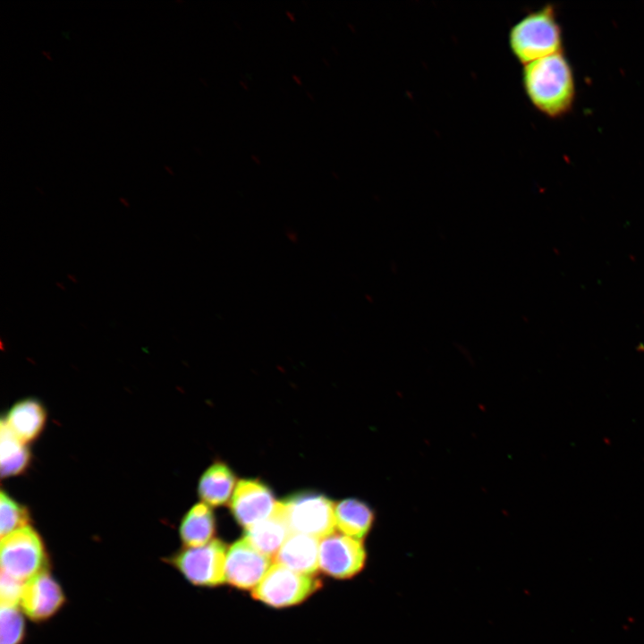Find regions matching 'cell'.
<instances>
[{"label": "cell", "mask_w": 644, "mask_h": 644, "mask_svg": "<svg viewBox=\"0 0 644 644\" xmlns=\"http://www.w3.org/2000/svg\"><path fill=\"white\" fill-rule=\"evenodd\" d=\"M120 200H121V202H123V204L124 206H126V207L129 206V204L125 201L124 199H120Z\"/></svg>", "instance_id": "603a6c76"}, {"label": "cell", "mask_w": 644, "mask_h": 644, "mask_svg": "<svg viewBox=\"0 0 644 644\" xmlns=\"http://www.w3.org/2000/svg\"><path fill=\"white\" fill-rule=\"evenodd\" d=\"M55 284H56V286H57L58 288H60L61 290L65 291V287L64 286V284H63L62 283L56 282Z\"/></svg>", "instance_id": "7402d4cb"}, {"label": "cell", "mask_w": 644, "mask_h": 644, "mask_svg": "<svg viewBox=\"0 0 644 644\" xmlns=\"http://www.w3.org/2000/svg\"><path fill=\"white\" fill-rule=\"evenodd\" d=\"M277 502L271 489L258 479H242L238 482L231 501V513L245 529L269 518Z\"/></svg>", "instance_id": "9c48e42d"}, {"label": "cell", "mask_w": 644, "mask_h": 644, "mask_svg": "<svg viewBox=\"0 0 644 644\" xmlns=\"http://www.w3.org/2000/svg\"><path fill=\"white\" fill-rule=\"evenodd\" d=\"M361 540L332 533L319 541V569L326 575L346 580L357 575L366 563Z\"/></svg>", "instance_id": "52a82bcc"}, {"label": "cell", "mask_w": 644, "mask_h": 644, "mask_svg": "<svg viewBox=\"0 0 644 644\" xmlns=\"http://www.w3.org/2000/svg\"><path fill=\"white\" fill-rule=\"evenodd\" d=\"M320 587V580L314 576L275 563L253 589L252 597L272 607H288L301 603Z\"/></svg>", "instance_id": "5b68a950"}, {"label": "cell", "mask_w": 644, "mask_h": 644, "mask_svg": "<svg viewBox=\"0 0 644 644\" xmlns=\"http://www.w3.org/2000/svg\"><path fill=\"white\" fill-rule=\"evenodd\" d=\"M24 583L1 572V605L18 606Z\"/></svg>", "instance_id": "ffe728a7"}, {"label": "cell", "mask_w": 644, "mask_h": 644, "mask_svg": "<svg viewBox=\"0 0 644 644\" xmlns=\"http://www.w3.org/2000/svg\"><path fill=\"white\" fill-rule=\"evenodd\" d=\"M563 43L562 27L551 4L525 14L508 33L510 50L522 65L563 52Z\"/></svg>", "instance_id": "7a4b0ae2"}, {"label": "cell", "mask_w": 644, "mask_h": 644, "mask_svg": "<svg viewBox=\"0 0 644 644\" xmlns=\"http://www.w3.org/2000/svg\"><path fill=\"white\" fill-rule=\"evenodd\" d=\"M29 513L25 507L9 495H0V535L1 538L28 526Z\"/></svg>", "instance_id": "ac0fdd59"}, {"label": "cell", "mask_w": 644, "mask_h": 644, "mask_svg": "<svg viewBox=\"0 0 644 644\" xmlns=\"http://www.w3.org/2000/svg\"><path fill=\"white\" fill-rule=\"evenodd\" d=\"M521 83L532 106L548 118L564 116L574 105L575 78L564 51L523 65Z\"/></svg>", "instance_id": "6da1fadb"}, {"label": "cell", "mask_w": 644, "mask_h": 644, "mask_svg": "<svg viewBox=\"0 0 644 644\" xmlns=\"http://www.w3.org/2000/svg\"><path fill=\"white\" fill-rule=\"evenodd\" d=\"M67 277H68L72 282H73V283H78V280H77V278L75 277V275H71V274H68V275H67Z\"/></svg>", "instance_id": "44dd1931"}, {"label": "cell", "mask_w": 644, "mask_h": 644, "mask_svg": "<svg viewBox=\"0 0 644 644\" xmlns=\"http://www.w3.org/2000/svg\"><path fill=\"white\" fill-rule=\"evenodd\" d=\"M0 553L1 572L21 582L46 570L45 546L30 525L1 538Z\"/></svg>", "instance_id": "3957f363"}, {"label": "cell", "mask_w": 644, "mask_h": 644, "mask_svg": "<svg viewBox=\"0 0 644 644\" xmlns=\"http://www.w3.org/2000/svg\"><path fill=\"white\" fill-rule=\"evenodd\" d=\"M291 530L284 516L280 502L273 515L246 529V538L256 549L269 556L277 554Z\"/></svg>", "instance_id": "7c38bea8"}, {"label": "cell", "mask_w": 644, "mask_h": 644, "mask_svg": "<svg viewBox=\"0 0 644 644\" xmlns=\"http://www.w3.org/2000/svg\"><path fill=\"white\" fill-rule=\"evenodd\" d=\"M291 533L323 538L335 531V504L322 494L301 492L280 502Z\"/></svg>", "instance_id": "277c9868"}, {"label": "cell", "mask_w": 644, "mask_h": 644, "mask_svg": "<svg viewBox=\"0 0 644 644\" xmlns=\"http://www.w3.org/2000/svg\"><path fill=\"white\" fill-rule=\"evenodd\" d=\"M318 557V538L291 533L274 558L276 564L296 572L313 576L319 569Z\"/></svg>", "instance_id": "8fae6325"}, {"label": "cell", "mask_w": 644, "mask_h": 644, "mask_svg": "<svg viewBox=\"0 0 644 644\" xmlns=\"http://www.w3.org/2000/svg\"><path fill=\"white\" fill-rule=\"evenodd\" d=\"M64 601L62 588L45 570L24 583L20 604L30 620L39 623L55 615Z\"/></svg>", "instance_id": "30bf717a"}, {"label": "cell", "mask_w": 644, "mask_h": 644, "mask_svg": "<svg viewBox=\"0 0 644 644\" xmlns=\"http://www.w3.org/2000/svg\"><path fill=\"white\" fill-rule=\"evenodd\" d=\"M236 477L228 465L216 462L202 474L198 492L201 500L208 505H225L230 499Z\"/></svg>", "instance_id": "9a60e30c"}, {"label": "cell", "mask_w": 644, "mask_h": 644, "mask_svg": "<svg viewBox=\"0 0 644 644\" xmlns=\"http://www.w3.org/2000/svg\"><path fill=\"white\" fill-rule=\"evenodd\" d=\"M216 532V519L211 508L203 503L193 505L182 520L179 533L186 547L204 546Z\"/></svg>", "instance_id": "2e32d148"}, {"label": "cell", "mask_w": 644, "mask_h": 644, "mask_svg": "<svg viewBox=\"0 0 644 644\" xmlns=\"http://www.w3.org/2000/svg\"><path fill=\"white\" fill-rule=\"evenodd\" d=\"M270 557L256 549L246 538L234 542L227 550L225 581L240 589L256 587L270 568Z\"/></svg>", "instance_id": "ba28073f"}, {"label": "cell", "mask_w": 644, "mask_h": 644, "mask_svg": "<svg viewBox=\"0 0 644 644\" xmlns=\"http://www.w3.org/2000/svg\"><path fill=\"white\" fill-rule=\"evenodd\" d=\"M335 521L342 534L362 541L373 525L374 513L364 502L347 498L335 504Z\"/></svg>", "instance_id": "5bb4252c"}, {"label": "cell", "mask_w": 644, "mask_h": 644, "mask_svg": "<svg viewBox=\"0 0 644 644\" xmlns=\"http://www.w3.org/2000/svg\"><path fill=\"white\" fill-rule=\"evenodd\" d=\"M225 545L219 539L197 547H184L169 560L186 580L200 587H216L225 581Z\"/></svg>", "instance_id": "8992f818"}, {"label": "cell", "mask_w": 644, "mask_h": 644, "mask_svg": "<svg viewBox=\"0 0 644 644\" xmlns=\"http://www.w3.org/2000/svg\"><path fill=\"white\" fill-rule=\"evenodd\" d=\"M1 475L3 478L18 475L25 470L30 462L26 444L18 438L2 419L0 430Z\"/></svg>", "instance_id": "e0dca14e"}, {"label": "cell", "mask_w": 644, "mask_h": 644, "mask_svg": "<svg viewBox=\"0 0 644 644\" xmlns=\"http://www.w3.org/2000/svg\"><path fill=\"white\" fill-rule=\"evenodd\" d=\"M0 644H21L24 637V621L17 606L1 605Z\"/></svg>", "instance_id": "d6986e66"}, {"label": "cell", "mask_w": 644, "mask_h": 644, "mask_svg": "<svg viewBox=\"0 0 644 644\" xmlns=\"http://www.w3.org/2000/svg\"><path fill=\"white\" fill-rule=\"evenodd\" d=\"M46 417L40 402L26 399L16 402L3 420L18 438L27 444L41 433Z\"/></svg>", "instance_id": "4fadbf2b"}]
</instances>
